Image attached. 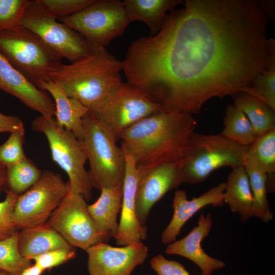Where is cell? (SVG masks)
<instances>
[{
  "instance_id": "cell-1",
  "label": "cell",
  "mask_w": 275,
  "mask_h": 275,
  "mask_svg": "<svg viewBox=\"0 0 275 275\" xmlns=\"http://www.w3.org/2000/svg\"><path fill=\"white\" fill-rule=\"evenodd\" d=\"M155 35L132 41L127 83L163 111L199 114L214 97L234 96L275 62V41L257 0H186Z\"/></svg>"
},
{
  "instance_id": "cell-2",
  "label": "cell",
  "mask_w": 275,
  "mask_h": 275,
  "mask_svg": "<svg viewBox=\"0 0 275 275\" xmlns=\"http://www.w3.org/2000/svg\"><path fill=\"white\" fill-rule=\"evenodd\" d=\"M197 123L189 114L162 111L133 124L119 136L137 169L179 162Z\"/></svg>"
},
{
  "instance_id": "cell-3",
  "label": "cell",
  "mask_w": 275,
  "mask_h": 275,
  "mask_svg": "<svg viewBox=\"0 0 275 275\" xmlns=\"http://www.w3.org/2000/svg\"><path fill=\"white\" fill-rule=\"evenodd\" d=\"M123 61L100 47L78 61L63 64L51 78L67 96L93 111L123 82Z\"/></svg>"
},
{
  "instance_id": "cell-4",
  "label": "cell",
  "mask_w": 275,
  "mask_h": 275,
  "mask_svg": "<svg viewBox=\"0 0 275 275\" xmlns=\"http://www.w3.org/2000/svg\"><path fill=\"white\" fill-rule=\"evenodd\" d=\"M82 142L90 163L89 176L93 187H123L126 159L121 146L112 132L93 112L89 110L82 119Z\"/></svg>"
},
{
  "instance_id": "cell-5",
  "label": "cell",
  "mask_w": 275,
  "mask_h": 275,
  "mask_svg": "<svg viewBox=\"0 0 275 275\" xmlns=\"http://www.w3.org/2000/svg\"><path fill=\"white\" fill-rule=\"evenodd\" d=\"M248 147L228 140L219 133L195 132L179 162L181 183H199L219 168L244 166Z\"/></svg>"
},
{
  "instance_id": "cell-6",
  "label": "cell",
  "mask_w": 275,
  "mask_h": 275,
  "mask_svg": "<svg viewBox=\"0 0 275 275\" xmlns=\"http://www.w3.org/2000/svg\"><path fill=\"white\" fill-rule=\"evenodd\" d=\"M0 53L37 88L51 80V74L63 65L61 57L37 35L22 26L0 32Z\"/></svg>"
},
{
  "instance_id": "cell-7",
  "label": "cell",
  "mask_w": 275,
  "mask_h": 275,
  "mask_svg": "<svg viewBox=\"0 0 275 275\" xmlns=\"http://www.w3.org/2000/svg\"><path fill=\"white\" fill-rule=\"evenodd\" d=\"M31 128L45 135L52 160L69 177L70 190L90 200L93 187L85 169L88 157L82 141L59 125L54 117L40 115L32 121Z\"/></svg>"
},
{
  "instance_id": "cell-8",
  "label": "cell",
  "mask_w": 275,
  "mask_h": 275,
  "mask_svg": "<svg viewBox=\"0 0 275 275\" xmlns=\"http://www.w3.org/2000/svg\"><path fill=\"white\" fill-rule=\"evenodd\" d=\"M58 19L81 35L93 50L105 47L131 23L119 0H94L78 13Z\"/></svg>"
},
{
  "instance_id": "cell-9",
  "label": "cell",
  "mask_w": 275,
  "mask_h": 275,
  "mask_svg": "<svg viewBox=\"0 0 275 275\" xmlns=\"http://www.w3.org/2000/svg\"><path fill=\"white\" fill-rule=\"evenodd\" d=\"M69 190V182L59 174L42 172L39 179L17 198L14 215L18 229L46 223Z\"/></svg>"
},
{
  "instance_id": "cell-10",
  "label": "cell",
  "mask_w": 275,
  "mask_h": 275,
  "mask_svg": "<svg viewBox=\"0 0 275 275\" xmlns=\"http://www.w3.org/2000/svg\"><path fill=\"white\" fill-rule=\"evenodd\" d=\"M57 19L30 1L21 25L35 33L60 57L71 63L89 55L93 50L85 39Z\"/></svg>"
},
{
  "instance_id": "cell-11",
  "label": "cell",
  "mask_w": 275,
  "mask_h": 275,
  "mask_svg": "<svg viewBox=\"0 0 275 275\" xmlns=\"http://www.w3.org/2000/svg\"><path fill=\"white\" fill-rule=\"evenodd\" d=\"M163 111L139 89L128 83L121 85L93 112L116 140L126 129L142 119Z\"/></svg>"
},
{
  "instance_id": "cell-12",
  "label": "cell",
  "mask_w": 275,
  "mask_h": 275,
  "mask_svg": "<svg viewBox=\"0 0 275 275\" xmlns=\"http://www.w3.org/2000/svg\"><path fill=\"white\" fill-rule=\"evenodd\" d=\"M86 201L82 196L69 190L46 222L70 245L85 251L101 242Z\"/></svg>"
},
{
  "instance_id": "cell-13",
  "label": "cell",
  "mask_w": 275,
  "mask_h": 275,
  "mask_svg": "<svg viewBox=\"0 0 275 275\" xmlns=\"http://www.w3.org/2000/svg\"><path fill=\"white\" fill-rule=\"evenodd\" d=\"M86 252L90 275H131L148 255V249L142 242L121 247L99 242Z\"/></svg>"
},
{
  "instance_id": "cell-14",
  "label": "cell",
  "mask_w": 275,
  "mask_h": 275,
  "mask_svg": "<svg viewBox=\"0 0 275 275\" xmlns=\"http://www.w3.org/2000/svg\"><path fill=\"white\" fill-rule=\"evenodd\" d=\"M136 170V214L141 224L146 226L147 217L152 207L169 191L181 184L179 162Z\"/></svg>"
},
{
  "instance_id": "cell-15",
  "label": "cell",
  "mask_w": 275,
  "mask_h": 275,
  "mask_svg": "<svg viewBox=\"0 0 275 275\" xmlns=\"http://www.w3.org/2000/svg\"><path fill=\"white\" fill-rule=\"evenodd\" d=\"M0 90L17 98L41 115L54 117L55 105L50 95L30 82L1 53Z\"/></svg>"
},
{
  "instance_id": "cell-16",
  "label": "cell",
  "mask_w": 275,
  "mask_h": 275,
  "mask_svg": "<svg viewBox=\"0 0 275 275\" xmlns=\"http://www.w3.org/2000/svg\"><path fill=\"white\" fill-rule=\"evenodd\" d=\"M124 152L126 169L123 186L121 214L118 234L115 238L117 244L119 246L141 242L146 239L147 235V226L141 224L136 214V167L132 157Z\"/></svg>"
},
{
  "instance_id": "cell-17",
  "label": "cell",
  "mask_w": 275,
  "mask_h": 275,
  "mask_svg": "<svg viewBox=\"0 0 275 275\" xmlns=\"http://www.w3.org/2000/svg\"><path fill=\"white\" fill-rule=\"evenodd\" d=\"M212 225L211 214L205 215L202 213L197 225L184 238L168 244L165 252L190 260L200 269L201 275H212L214 271L226 266L223 261L207 255L201 246L202 241L209 235Z\"/></svg>"
},
{
  "instance_id": "cell-18",
  "label": "cell",
  "mask_w": 275,
  "mask_h": 275,
  "mask_svg": "<svg viewBox=\"0 0 275 275\" xmlns=\"http://www.w3.org/2000/svg\"><path fill=\"white\" fill-rule=\"evenodd\" d=\"M226 187V182H222L191 200L188 199L185 190H176L173 201V216L161 234L162 243L169 244L176 241L186 222L202 208L208 205H223Z\"/></svg>"
},
{
  "instance_id": "cell-19",
  "label": "cell",
  "mask_w": 275,
  "mask_h": 275,
  "mask_svg": "<svg viewBox=\"0 0 275 275\" xmlns=\"http://www.w3.org/2000/svg\"><path fill=\"white\" fill-rule=\"evenodd\" d=\"M38 88L47 92L53 99L56 108L54 118L57 123L82 141V119L89 109L76 99L67 96L52 80L41 83Z\"/></svg>"
},
{
  "instance_id": "cell-20",
  "label": "cell",
  "mask_w": 275,
  "mask_h": 275,
  "mask_svg": "<svg viewBox=\"0 0 275 275\" xmlns=\"http://www.w3.org/2000/svg\"><path fill=\"white\" fill-rule=\"evenodd\" d=\"M98 200L88 205V211L93 218L101 237L106 243L115 238L119 229L117 222L123 197V187L103 188Z\"/></svg>"
},
{
  "instance_id": "cell-21",
  "label": "cell",
  "mask_w": 275,
  "mask_h": 275,
  "mask_svg": "<svg viewBox=\"0 0 275 275\" xmlns=\"http://www.w3.org/2000/svg\"><path fill=\"white\" fill-rule=\"evenodd\" d=\"M17 245L20 254L31 261L50 251L73 247L46 223L21 229L18 232Z\"/></svg>"
},
{
  "instance_id": "cell-22",
  "label": "cell",
  "mask_w": 275,
  "mask_h": 275,
  "mask_svg": "<svg viewBox=\"0 0 275 275\" xmlns=\"http://www.w3.org/2000/svg\"><path fill=\"white\" fill-rule=\"evenodd\" d=\"M226 182L224 203L232 211L238 213L242 222L253 217V197L244 166L232 168Z\"/></svg>"
},
{
  "instance_id": "cell-23",
  "label": "cell",
  "mask_w": 275,
  "mask_h": 275,
  "mask_svg": "<svg viewBox=\"0 0 275 275\" xmlns=\"http://www.w3.org/2000/svg\"><path fill=\"white\" fill-rule=\"evenodd\" d=\"M123 3L130 22H144L150 29L151 36L160 30L167 12L184 4L180 0H125Z\"/></svg>"
},
{
  "instance_id": "cell-24",
  "label": "cell",
  "mask_w": 275,
  "mask_h": 275,
  "mask_svg": "<svg viewBox=\"0 0 275 275\" xmlns=\"http://www.w3.org/2000/svg\"><path fill=\"white\" fill-rule=\"evenodd\" d=\"M234 104L246 116L258 136L275 128V110L260 99L240 92L233 96Z\"/></svg>"
},
{
  "instance_id": "cell-25",
  "label": "cell",
  "mask_w": 275,
  "mask_h": 275,
  "mask_svg": "<svg viewBox=\"0 0 275 275\" xmlns=\"http://www.w3.org/2000/svg\"><path fill=\"white\" fill-rule=\"evenodd\" d=\"M225 113L224 128L219 134L241 146L252 145L257 136L244 113L234 104H228Z\"/></svg>"
},
{
  "instance_id": "cell-26",
  "label": "cell",
  "mask_w": 275,
  "mask_h": 275,
  "mask_svg": "<svg viewBox=\"0 0 275 275\" xmlns=\"http://www.w3.org/2000/svg\"><path fill=\"white\" fill-rule=\"evenodd\" d=\"M244 167L253 197V216L268 223L273 218L266 197L268 174L248 159L245 160Z\"/></svg>"
},
{
  "instance_id": "cell-27",
  "label": "cell",
  "mask_w": 275,
  "mask_h": 275,
  "mask_svg": "<svg viewBox=\"0 0 275 275\" xmlns=\"http://www.w3.org/2000/svg\"><path fill=\"white\" fill-rule=\"evenodd\" d=\"M246 159L249 160L268 175L275 172V128L257 138L249 146Z\"/></svg>"
},
{
  "instance_id": "cell-28",
  "label": "cell",
  "mask_w": 275,
  "mask_h": 275,
  "mask_svg": "<svg viewBox=\"0 0 275 275\" xmlns=\"http://www.w3.org/2000/svg\"><path fill=\"white\" fill-rule=\"evenodd\" d=\"M42 172L27 157L7 167L10 190L19 196L29 189L40 178Z\"/></svg>"
},
{
  "instance_id": "cell-29",
  "label": "cell",
  "mask_w": 275,
  "mask_h": 275,
  "mask_svg": "<svg viewBox=\"0 0 275 275\" xmlns=\"http://www.w3.org/2000/svg\"><path fill=\"white\" fill-rule=\"evenodd\" d=\"M0 240V270L10 274L20 275L33 264L23 257L17 245V234Z\"/></svg>"
},
{
  "instance_id": "cell-30",
  "label": "cell",
  "mask_w": 275,
  "mask_h": 275,
  "mask_svg": "<svg viewBox=\"0 0 275 275\" xmlns=\"http://www.w3.org/2000/svg\"><path fill=\"white\" fill-rule=\"evenodd\" d=\"M241 92L252 95L275 110V63L258 75L251 85Z\"/></svg>"
},
{
  "instance_id": "cell-31",
  "label": "cell",
  "mask_w": 275,
  "mask_h": 275,
  "mask_svg": "<svg viewBox=\"0 0 275 275\" xmlns=\"http://www.w3.org/2000/svg\"><path fill=\"white\" fill-rule=\"evenodd\" d=\"M30 3L28 0H0V32L20 29L22 17Z\"/></svg>"
},
{
  "instance_id": "cell-32",
  "label": "cell",
  "mask_w": 275,
  "mask_h": 275,
  "mask_svg": "<svg viewBox=\"0 0 275 275\" xmlns=\"http://www.w3.org/2000/svg\"><path fill=\"white\" fill-rule=\"evenodd\" d=\"M34 2L57 19L69 16L80 11L94 0H35Z\"/></svg>"
},
{
  "instance_id": "cell-33",
  "label": "cell",
  "mask_w": 275,
  "mask_h": 275,
  "mask_svg": "<svg viewBox=\"0 0 275 275\" xmlns=\"http://www.w3.org/2000/svg\"><path fill=\"white\" fill-rule=\"evenodd\" d=\"M24 126L10 132L7 141L0 146V161L6 167L26 157L23 149Z\"/></svg>"
},
{
  "instance_id": "cell-34",
  "label": "cell",
  "mask_w": 275,
  "mask_h": 275,
  "mask_svg": "<svg viewBox=\"0 0 275 275\" xmlns=\"http://www.w3.org/2000/svg\"><path fill=\"white\" fill-rule=\"evenodd\" d=\"M18 196L11 190L7 191L4 200L0 202V240L17 232L14 218V208Z\"/></svg>"
},
{
  "instance_id": "cell-35",
  "label": "cell",
  "mask_w": 275,
  "mask_h": 275,
  "mask_svg": "<svg viewBox=\"0 0 275 275\" xmlns=\"http://www.w3.org/2000/svg\"><path fill=\"white\" fill-rule=\"evenodd\" d=\"M76 257V250L74 247L59 249L50 251L37 256L32 260L36 265L44 271L51 269Z\"/></svg>"
},
{
  "instance_id": "cell-36",
  "label": "cell",
  "mask_w": 275,
  "mask_h": 275,
  "mask_svg": "<svg viewBox=\"0 0 275 275\" xmlns=\"http://www.w3.org/2000/svg\"><path fill=\"white\" fill-rule=\"evenodd\" d=\"M150 264L157 275H190L181 263L167 259L161 254L153 257Z\"/></svg>"
},
{
  "instance_id": "cell-37",
  "label": "cell",
  "mask_w": 275,
  "mask_h": 275,
  "mask_svg": "<svg viewBox=\"0 0 275 275\" xmlns=\"http://www.w3.org/2000/svg\"><path fill=\"white\" fill-rule=\"evenodd\" d=\"M23 126V122L18 117L6 115L0 112V133L11 132Z\"/></svg>"
},
{
  "instance_id": "cell-38",
  "label": "cell",
  "mask_w": 275,
  "mask_h": 275,
  "mask_svg": "<svg viewBox=\"0 0 275 275\" xmlns=\"http://www.w3.org/2000/svg\"><path fill=\"white\" fill-rule=\"evenodd\" d=\"M258 4L266 18L272 20L274 19V1L260 0Z\"/></svg>"
},
{
  "instance_id": "cell-39",
  "label": "cell",
  "mask_w": 275,
  "mask_h": 275,
  "mask_svg": "<svg viewBox=\"0 0 275 275\" xmlns=\"http://www.w3.org/2000/svg\"><path fill=\"white\" fill-rule=\"evenodd\" d=\"M44 271L35 264L24 270L20 275H41Z\"/></svg>"
},
{
  "instance_id": "cell-40",
  "label": "cell",
  "mask_w": 275,
  "mask_h": 275,
  "mask_svg": "<svg viewBox=\"0 0 275 275\" xmlns=\"http://www.w3.org/2000/svg\"><path fill=\"white\" fill-rule=\"evenodd\" d=\"M7 167L0 161V195L6 183Z\"/></svg>"
},
{
  "instance_id": "cell-41",
  "label": "cell",
  "mask_w": 275,
  "mask_h": 275,
  "mask_svg": "<svg viewBox=\"0 0 275 275\" xmlns=\"http://www.w3.org/2000/svg\"><path fill=\"white\" fill-rule=\"evenodd\" d=\"M0 275H10V274L0 270Z\"/></svg>"
},
{
  "instance_id": "cell-42",
  "label": "cell",
  "mask_w": 275,
  "mask_h": 275,
  "mask_svg": "<svg viewBox=\"0 0 275 275\" xmlns=\"http://www.w3.org/2000/svg\"><path fill=\"white\" fill-rule=\"evenodd\" d=\"M145 275H157V274H145Z\"/></svg>"
}]
</instances>
